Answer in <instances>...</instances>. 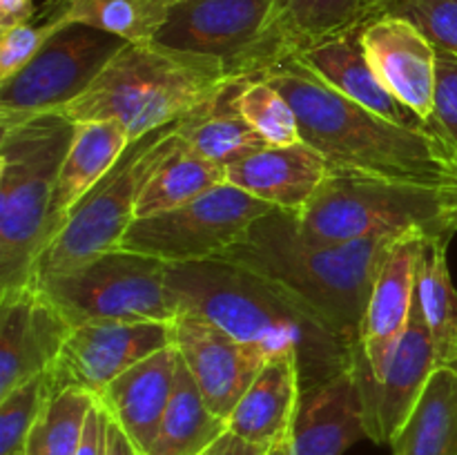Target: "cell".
Listing matches in <instances>:
<instances>
[{"label": "cell", "instance_id": "17", "mask_svg": "<svg viewBox=\"0 0 457 455\" xmlns=\"http://www.w3.org/2000/svg\"><path fill=\"white\" fill-rule=\"evenodd\" d=\"M71 326L36 285L0 294V397L47 373Z\"/></svg>", "mask_w": 457, "mask_h": 455}, {"label": "cell", "instance_id": "20", "mask_svg": "<svg viewBox=\"0 0 457 455\" xmlns=\"http://www.w3.org/2000/svg\"><path fill=\"white\" fill-rule=\"evenodd\" d=\"M179 351L172 346L125 370L96 397L107 418L143 455L150 451L174 391Z\"/></svg>", "mask_w": 457, "mask_h": 455}, {"label": "cell", "instance_id": "1", "mask_svg": "<svg viewBox=\"0 0 457 455\" xmlns=\"http://www.w3.org/2000/svg\"><path fill=\"white\" fill-rule=\"evenodd\" d=\"M254 79V76H253ZM295 107L302 141L321 152L333 172L449 187L455 154L431 129L406 128L351 101L320 79L297 54L263 70Z\"/></svg>", "mask_w": 457, "mask_h": 455}, {"label": "cell", "instance_id": "5", "mask_svg": "<svg viewBox=\"0 0 457 455\" xmlns=\"http://www.w3.org/2000/svg\"><path fill=\"white\" fill-rule=\"evenodd\" d=\"M74 134V120L56 112L0 128V294L34 285L36 261L49 244L54 187Z\"/></svg>", "mask_w": 457, "mask_h": 455}, {"label": "cell", "instance_id": "37", "mask_svg": "<svg viewBox=\"0 0 457 455\" xmlns=\"http://www.w3.org/2000/svg\"><path fill=\"white\" fill-rule=\"evenodd\" d=\"M268 451H270V446L245 440V437L237 435L235 431L228 428L201 455H266Z\"/></svg>", "mask_w": 457, "mask_h": 455}, {"label": "cell", "instance_id": "26", "mask_svg": "<svg viewBox=\"0 0 457 455\" xmlns=\"http://www.w3.org/2000/svg\"><path fill=\"white\" fill-rule=\"evenodd\" d=\"M174 0H47L38 18H62L70 25L119 36L125 43H154Z\"/></svg>", "mask_w": 457, "mask_h": 455}, {"label": "cell", "instance_id": "39", "mask_svg": "<svg viewBox=\"0 0 457 455\" xmlns=\"http://www.w3.org/2000/svg\"><path fill=\"white\" fill-rule=\"evenodd\" d=\"M105 455H143V453L132 444V442H129V437L125 435V433L120 431V428L110 419V422H107Z\"/></svg>", "mask_w": 457, "mask_h": 455}, {"label": "cell", "instance_id": "35", "mask_svg": "<svg viewBox=\"0 0 457 455\" xmlns=\"http://www.w3.org/2000/svg\"><path fill=\"white\" fill-rule=\"evenodd\" d=\"M70 22L62 18H38L0 29V83L21 71L40 49Z\"/></svg>", "mask_w": 457, "mask_h": 455}, {"label": "cell", "instance_id": "10", "mask_svg": "<svg viewBox=\"0 0 457 455\" xmlns=\"http://www.w3.org/2000/svg\"><path fill=\"white\" fill-rule=\"evenodd\" d=\"M125 40L85 25H67L12 79L0 83V128L58 112L79 98Z\"/></svg>", "mask_w": 457, "mask_h": 455}, {"label": "cell", "instance_id": "12", "mask_svg": "<svg viewBox=\"0 0 457 455\" xmlns=\"http://www.w3.org/2000/svg\"><path fill=\"white\" fill-rule=\"evenodd\" d=\"M174 343L168 321H87L67 335L49 373V386H74L98 397L119 375Z\"/></svg>", "mask_w": 457, "mask_h": 455}, {"label": "cell", "instance_id": "11", "mask_svg": "<svg viewBox=\"0 0 457 455\" xmlns=\"http://www.w3.org/2000/svg\"><path fill=\"white\" fill-rule=\"evenodd\" d=\"M279 0H174L154 43L214 58L232 79L259 74Z\"/></svg>", "mask_w": 457, "mask_h": 455}, {"label": "cell", "instance_id": "29", "mask_svg": "<svg viewBox=\"0 0 457 455\" xmlns=\"http://www.w3.org/2000/svg\"><path fill=\"white\" fill-rule=\"evenodd\" d=\"M221 183H228L226 168L201 156L181 138L172 154L143 186L137 203V219L190 203Z\"/></svg>", "mask_w": 457, "mask_h": 455}, {"label": "cell", "instance_id": "40", "mask_svg": "<svg viewBox=\"0 0 457 455\" xmlns=\"http://www.w3.org/2000/svg\"><path fill=\"white\" fill-rule=\"evenodd\" d=\"M445 194H446V201H449L451 214H453V221L457 226V154H455V177L453 181H451V186L445 187Z\"/></svg>", "mask_w": 457, "mask_h": 455}, {"label": "cell", "instance_id": "28", "mask_svg": "<svg viewBox=\"0 0 457 455\" xmlns=\"http://www.w3.org/2000/svg\"><path fill=\"white\" fill-rule=\"evenodd\" d=\"M226 431L228 422L210 410L190 370L179 357L172 397L145 455H201Z\"/></svg>", "mask_w": 457, "mask_h": 455}, {"label": "cell", "instance_id": "7", "mask_svg": "<svg viewBox=\"0 0 457 455\" xmlns=\"http://www.w3.org/2000/svg\"><path fill=\"white\" fill-rule=\"evenodd\" d=\"M179 123L163 125L128 145L119 163L79 201L65 226L36 261L34 284L119 250L137 221V203L147 178L179 145Z\"/></svg>", "mask_w": 457, "mask_h": 455}, {"label": "cell", "instance_id": "41", "mask_svg": "<svg viewBox=\"0 0 457 455\" xmlns=\"http://www.w3.org/2000/svg\"><path fill=\"white\" fill-rule=\"evenodd\" d=\"M266 455H293L290 453V435L284 437V440H279L277 444H272Z\"/></svg>", "mask_w": 457, "mask_h": 455}, {"label": "cell", "instance_id": "22", "mask_svg": "<svg viewBox=\"0 0 457 455\" xmlns=\"http://www.w3.org/2000/svg\"><path fill=\"white\" fill-rule=\"evenodd\" d=\"M299 400L302 375L297 355L270 357L228 418V428L245 440L272 446L290 435Z\"/></svg>", "mask_w": 457, "mask_h": 455}, {"label": "cell", "instance_id": "25", "mask_svg": "<svg viewBox=\"0 0 457 455\" xmlns=\"http://www.w3.org/2000/svg\"><path fill=\"white\" fill-rule=\"evenodd\" d=\"M235 87L237 80H232L212 101L190 112L179 123V136L192 150L223 168H230L237 161L268 147L241 116L235 101Z\"/></svg>", "mask_w": 457, "mask_h": 455}, {"label": "cell", "instance_id": "8", "mask_svg": "<svg viewBox=\"0 0 457 455\" xmlns=\"http://www.w3.org/2000/svg\"><path fill=\"white\" fill-rule=\"evenodd\" d=\"M168 263L129 250H112L62 275L36 281L70 326L87 321H168L181 315L168 285Z\"/></svg>", "mask_w": 457, "mask_h": 455}, {"label": "cell", "instance_id": "19", "mask_svg": "<svg viewBox=\"0 0 457 455\" xmlns=\"http://www.w3.org/2000/svg\"><path fill=\"white\" fill-rule=\"evenodd\" d=\"M369 437L360 386L353 368L302 391L290 428L293 455H344L348 446Z\"/></svg>", "mask_w": 457, "mask_h": 455}, {"label": "cell", "instance_id": "16", "mask_svg": "<svg viewBox=\"0 0 457 455\" xmlns=\"http://www.w3.org/2000/svg\"><path fill=\"white\" fill-rule=\"evenodd\" d=\"M360 34L384 87L428 128L436 96V45L418 25L388 13H364Z\"/></svg>", "mask_w": 457, "mask_h": 455}, {"label": "cell", "instance_id": "15", "mask_svg": "<svg viewBox=\"0 0 457 455\" xmlns=\"http://www.w3.org/2000/svg\"><path fill=\"white\" fill-rule=\"evenodd\" d=\"M174 348L199 386L205 404L226 419L270 357L196 315L174 321Z\"/></svg>", "mask_w": 457, "mask_h": 455}, {"label": "cell", "instance_id": "33", "mask_svg": "<svg viewBox=\"0 0 457 455\" xmlns=\"http://www.w3.org/2000/svg\"><path fill=\"white\" fill-rule=\"evenodd\" d=\"M49 391V373H43L0 397V455L27 453L31 428L43 410Z\"/></svg>", "mask_w": 457, "mask_h": 455}, {"label": "cell", "instance_id": "36", "mask_svg": "<svg viewBox=\"0 0 457 455\" xmlns=\"http://www.w3.org/2000/svg\"><path fill=\"white\" fill-rule=\"evenodd\" d=\"M431 132L457 152V54L436 49V96H433Z\"/></svg>", "mask_w": 457, "mask_h": 455}, {"label": "cell", "instance_id": "4", "mask_svg": "<svg viewBox=\"0 0 457 455\" xmlns=\"http://www.w3.org/2000/svg\"><path fill=\"white\" fill-rule=\"evenodd\" d=\"M214 58L159 43H128L96 80L56 114L74 123L114 120L129 141L186 119L232 83Z\"/></svg>", "mask_w": 457, "mask_h": 455}, {"label": "cell", "instance_id": "2", "mask_svg": "<svg viewBox=\"0 0 457 455\" xmlns=\"http://www.w3.org/2000/svg\"><path fill=\"white\" fill-rule=\"evenodd\" d=\"M168 285L181 315L204 317L268 357L297 355L302 391L353 366L351 342L306 303L248 268L219 259L170 266Z\"/></svg>", "mask_w": 457, "mask_h": 455}, {"label": "cell", "instance_id": "24", "mask_svg": "<svg viewBox=\"0 0 457 455\" xmlns=\"http://www.w3.org/2000/svg\"><path fill=\"white\" fill-rule=\"evenodd\" d=\"M366 3L369 0H279L259 74L317 40L360 25Z\"/></svg>", "mask_w": 457, "mask_h": 455}, {"label": "cell", "instance_id": "9", "mask_svg": "<svg viewBox=\"0 0 457 455\" xmlns=\"http://www.w3.org/2000/svg\"><path fill=\"white\" fill-rule=\"evenodd\" d=\"M266 201L232 183H221L168 212L137 219L120 248L168 266L214 261L248 232L257 219L275 212Z\"/></svg>", "mask_w": 457, "mask_h": 455}, {"label": "cell", "instance_id": "14", "mask_svg": "<svg viewBox=\"0 0 457 455\" xmlns=\"http://www.w3.org/2000/svg\"><path fill=\"white\" fill-rule=\"evenodd\" d=\"M351 368L355 373L357 386H360L369 440H373L375 444H391L393 437L413 413L433 373L440 368L433 339L420 315L418 294H415L409 326H406L382 379H373L355 366Z\"/></svg>", "mask_w": 457, "mask_h": 455}, {"label": "cell", "instance_id": "13", "mask_svg": "<svg viewBox=\"0 0 457 455\" xmlns=\"http://www.w3.org/2000/svg\"><path fill=\"white\" fill-rule=\"evenodd\" d=\"M428 241L424 232L409 230L395 239L379 266L369 306L353 351V366L373 379H382L402 335L411 321L418 277Z\"/></svg>", "mask_w": 457, "mask_h": 455}, {"label": "cell", "instance_id": "32", "mask_svg": "<svg viewBox=\"0 0 457 455\" xmlns=\"http://www.w3.org/2000/svg\"><path fill=\"white\" fill-rule=\"evenodd\" d=\"M235 101L250 128L270 147L293 145L302 141L299 120L288 98L272 83L259 79H239Z\"/></svg>", "mask_w": 457, "mask_h": 455}, {"label": "cell", "instance_id": "6", "mask_svg": "<svg viewBox=\"0 0 457 455\" xmlns=\"http://www.w3.org/2000/svg\"><path fill=\"white\" fill-rule=\"evenodd\" d=\"M297 219L299 232L312 245L351 244L409 230L451 241L457 232L445 187L333 170Z\"/></svg>", "mask_w": 457, "mask_h": 455}, {"label": "cell", "instance_id": "27", "mask_svg": "<svg viewBox=\"0 0 457 455\" xmlns=\"http://www.w3.org/2000/svg\"><path fill=\"white\" fill-rule=\"evenodd\" d=\"M393 455H457V368H437L391 442Z\"/></svg>", "mask_w": 457, "mask_h": 455}, {"label": "cell", "instance_id": "31", "mask_svg": "<svg viewBox=\"0 0 457 455\" xmlns=\"http://www.w3.org/2000/svg\"><path fill=\"white\" fill-rule=\"evenodd\" d=\"M96 397L67 386L49 391L43 410L31 428L25 455H76L83 440L85 422Z\"/></svg>", "mask_w": 457, "mask_h": 455}, {"label": "cell", "instance_id": "30", "mask_svg": "<svg viewBox=\"0 0 457 455\" xmlns=\"http://www.w3.org/2000/svg\"><path fill=\"white\" fill-rule=\"evenodd\" d=\"M449 241L431 239L418 277V306L433 339L437 366L457 368V290L451 279Z\"/></svg>", "mask_w": 457, "mask_h": 455}, {"label": "cell", "instance_id": "21", "mask_svg": "<svg viewBox=\"0 0 457 455\" xmlns=\"http://www.w3.org/2000/svg\"><path fill=\"white\" fill-rule=\"evenodd\" d=\"M297 56L320 76L324 83L337 89L351 101L369 107L375 114L406 128L428 129L413 112L402 105L379 80L361 45L360 25L308 45Z\"/></svg>", "mask_w": 457, "mask_h": 455}, {"label": "cell", "instance_id": "23", "mask_svg": "<svg viewBox=\"0 0 457 455\" xmlns=\"http://www.w3.org/2000/svg\"><path fill=\"white\" fill-rule=\"evenodd\" d=\"M129 136L114 120H87L76 123L74 141L62 159L52 199L49 241L65 226L71 210L87 192L114 168L128 150ZM49 245V244H47Z\"/></svg>", "mask_w": 457, "mask_h": 455}, {"label": "cell", "instance_id": "18", "mask_svg": "<svg viewBox=\"0 0 457 455\" xmlns=\"http://www.w3.org/2000/svg\"><path fill=\"white\" fill-rule=\"evenodd\" d=\"M228 183L286 212L302 214L324 178L328 161L306 141L281 147H263L226 168Z\"/></svg>", "mask_w": 457, "mask_h": 455}, {"label": "cell", "instance_id": "38", "mask_svg": "<svg viewBox=\"0 0 457 455\" xmlns=\"http://www.w3.org/2000/svg\"><path fill=\"white\" fill-rule=\"evenodd\" d=\"M38 13L34 0H0V29L31 22Z\"/></svg>", "mask_w": 457, "mask_h": 455}, {"label": "cell", "instance_id": "3", "mask_svg": "<svg viewBox=\"0 0 457 455\" xmlns=\"http://www.w3.org/2000/svg\"><path fill=\"white\" fill-rule=\"evenodd\" d=\"M397 236L312 245L299 232L297 214L275 210L257 219L219 261L266 277L355 346L375 277Z\"/></svg>", "mask_w": 457, "mask_h": 455}, {"label": "cell", "instance_id": "34", "mask_svg": "<svg viewBox=\"0 0 457 455\" xmlns=\"http://www.w3.org/2000/svg\"><path fill=\"white\" fill-rule=\"evenodd\" d=\"M369 16H402L418 25L436 47L457 54V0H369Z\"/></svg>", "mask_w": 457, "mask_h": 455}]
</instances>
